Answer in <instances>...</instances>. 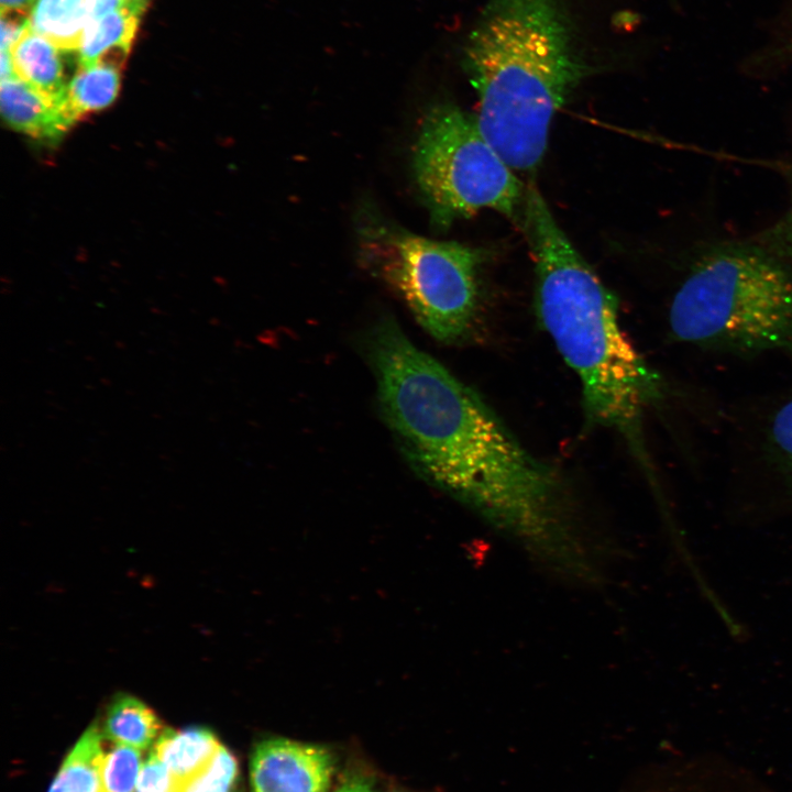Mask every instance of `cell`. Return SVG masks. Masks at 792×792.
Here are the masks:
<instances>
[{"mask_svg":"<svg viewBox=\"0 0 792 792\" xmlns=\"http://www.w3.org/2000/svg\"><path fill=\"white\" fill-rule=\"evenodd\" d=\"M369 354L386 421L426 477L515 534L547 536L558 529L557 476L476 392L392 319L373 328Z\"/></svg>","mask_w":792,"mask_h":792,"instance_id":"obj_1","label":"cell"},{"mask_svg":"<svg viewBox=\"0 0 792 792\" xmlns=\"http://www.w3.org/2000/svg\"><path fill=\"white\" fill-rule=\"evenodd\" d=\"M476 123L513 168L535 169L552 118L586 75L568 0H486L462 52Z\"/></svg>","mask_w":792,"mask_h":792,"instance_id":"obj_2","label":"cell"},{"mask_svg":"<svg viewBox=\"0 0 792 792\" xmlns=\"http://www.w3.org/2000/svg\"><path fill=\"white\" fill-rule=\"evenodd\" d=\"M525 224L536 264L537 316L576 373L590 420L620 432L640 450L641 418L659 396L658 376L624 332L616 296L535 187L526 196Z\"/></svg>","mask_w":792,"mask_h":792,"instance_id":"obj_3","label":"cell"},{"mask_svg":"<svg viewBox=\"0 0 792 792\" xmlns=\"http://www.w3.org/2000/svg\"><path fill=\"white\" fill-rule=\"evenodd\" d=\"M683 342L732 350L792 349V277L758 252L729 249L703 257L669 314Z\"/></svg>","mask_w":792,"mask_h":792,"instance_id":"obj_4","label":"cell"},{"mask_svg":"<svg viewBox=\"0 0 792 792\" xmlns=\"http://www.w3.org/2000/svg\"><path fill=\"white\" fill-rule=\"evenodd\" d=\"M358 255L403 296L419 324L441 342H455L472 327L483 254L457 242L430 240L364 210Z\"/></svg>","mask_w":792,"mask_h":792,"instance_id":"obj_5","label":"cell"},{"mask_svg":"<svg viewBox=\"0 0 792 792\" xmlns=\"http://www.w3.org/2000/svg\"><path fill=\"white\" fill-rule=\"evenodd\" d=\"M413 169L438 229L483 208L513 216L521 200L519 179L482 134L475 117L452 103L433 106L424 117Z\"/></svg>","mask_w":792,"mask_h":792,"instance_id":"obj_6","label":"cell"},{"mask_svg":"<svg viewBox=\"0 0 792 792\" xmlns=\"http://www.w3.org/2000/svg\"><path fill=\"white\" fill-rule=\"evenodd\" d=\"M333 769L332 755L322 747L267 739L252 756L253 792H328Z\"/></svg>","mask_w":792,"mask_h":792,"instance_id":"obj_7","label":"cell"},{"mask_svg":"<svg viewBox=\"0 0 792 792\" xmlns=\"http://www.w3.org/2000/svg\"><path fill=\"white\" fill-rule=\"evenodd\" d=\"M1 112L15 130L56 141L76 121L66 103L46 97L19 77L1 80Z\"/></svg>","mask_w":792,"mask_h":792,"instance_id":"obj_8","label":"cell"},{"mask_svg":"<svg viewBox=\"0 0 792 792\" xmlns=\"http://www.w3.org/2000/svg\"><path fill=\"white\" fill-rule=\"evenodd\" d=\"M148 0H129L127 4L87 26L78 48L79 67L97 63L121 67Z\"/></svg>","mask_w":792,"mask_h":792,"instance_id":"obj_9","label":"cell"},{"mask_svg":"<svg viewBox=\"0 0 792 792\" xmlns=\"http://www.w3.org/2000/svg\"><path fill=\"white\" fill-rule=\"evenodd\" d=\"M61 52L36 33L30 22L10 47L16 76L52 100L65 105L68 82Z\"/></svg>","mask_w":792,"mask_h":792,"instance_id":"obj_10","label":"cell"},{"mask_svg":"<svg viewBox=\"0 0 792 792\" xmlns=\"http://www.w3.org/2000/svg\"><path fill=\"white\" fill-rule=\"evenodd\" d=\"M221 745L205 728L163 732L153 752L166 766L177 788L201 773Z\"/></svg>","mask_w":792,"mask_h":792,"instance_id":"obj_11","label":"cell"},{"mask_svg":"<svg viewBox=\"0 0 792 792\" xmlns=\"http://www.w3.org/2000/svg\"><path fill=\"white\" fill-rule=\"evenodd\" d=\"M89 0H36L32 29L62 51H78L88 24Z\"/></svg>","mask_w":792,"mask_h":792,"instance_id":"obj_12","label":"cell"},{"mask_svg":"<svg viewBox=\"0 0 792 792\" xmlns=\"http://www.w3.org/2000/svg\"><path fill=\"white\" fill-rule=\"evenodd\" d=\"M103 735L91 725L64 760L48 792H102Z\"/></svg>","mask_w":792,"mask_h":792,"instance_id":"obj_13","label":"cell"},{"mask_svg":"<svg viewBox=\"0 0 792 792\" xmlns=\"http://www.w3.org/2000/svg\"><path fill=\"white\" fill-rule=\"evenodd\" d=\"M161 728L157 716L146 704L132 695L119 694L107 708L103 735L140 750L153 743Z\"/></svg>","mask_w":792,"mask_h":792,"instance_id":"obj_14","label":"cell"},{"mask_svg":"<svg viewBox=\"0 0 792 792\" xmlns=\"http://www.w3.org/2000/svg\"><path fill=\"white\" fill-rule=\"evenodd\" d=\"M120 68L107 63L78 68L66 92L67 109L76 120L113 102L120 86Z\"/></svg>","mask_w":792,"mask_h":792,"instance_id":"obj_15","label":"cell"},{"mask_svg":"<svg viewBox=\"0 0 792 792\" xmlns=\"http://www.w3.org/2000/svg\"><path fill=\"white\" fill-rule=\"evenodd\" d=\"M141 769L139 749L114 743L108 750L105 749L102 792H135Z\"/></svg>","mask_w":792,"mask_h":792,"instance_id":"obj_16","label":"cell"},{"mask_svg":"<svg viewBox=\"0 0 792 792\" xmlns=\"http://www.w3.org/2000/svg\"><path fill=\"white\" fill-rule=\"evenodd\" d=\"M237 768L234 757L221 746L209 766L178 787L176 792H230L237 777Z\"/></svg>","mask_w":792,"mask_h":792,"instance_id":"obj_17","label":"cell"},{"mask_svg":"<svg viewBox=\"0 0 792 792\" xmlns=\"http://www.w3.org/2000/svg\"><path fill=\"white\" fill-rule=\"evenodd\" d=\"M770 438L779 457L792 474V397L773 416Z\"/></svg>","mask_w":792,"mask_h":792,"instance_id":"obj_18","label":"cell"},{"mask_svg":"<svg viewBox=\"0 0 792 792\" xmlns=\"http://www.w3.org/2000/svg\"><path fill=\"white\" fill-rule=\"evenodd\" d=\"M29 22L24 11L1 10V51H10Z\"/></svg>","mask_w":792,"mask_h":792,"instance_id":"obj_19","label":"cell"},{"mask_svg":"<svg viewBox=\"0 0 792 792\" xmlns=\"http://www.w3.org/2000/svg\"><path fill=\"white\" fill-rule=\"evenodd\" d=\"M334 792H373L371 784L362 777H349Z\"/></svg>","mask_w":792,"mask_h":792,"instance_id":"obj_20","label":"cell"},{"mask_svg":"<svg viewBox=\"0 0 792 792\" xmlns=\"http://www.w3.org/2000/svg\"><path fill=\"white\" fill-rule=\"evenodd\" d=\"M778 231L780 244L783 246L785 254L792 258V208Z\"/></svg>","mask_w":792,"mask_h":792,"instance_id":"obj_21","label":"cell"},{"mask_svg":"<svg viewBox=\"0 0 792 792\" xmlns=\"http://www.w3.org/2000/svg\"><path fill=\"white\" fill-rule=\"evenodd\" d=\"M1 10H19L24 11L30 8L34 0H0Z\"/></svg>","mask_w":792,"mask_h":792,"instance_id":"obj_22","label":"cell"}]
</instances>
